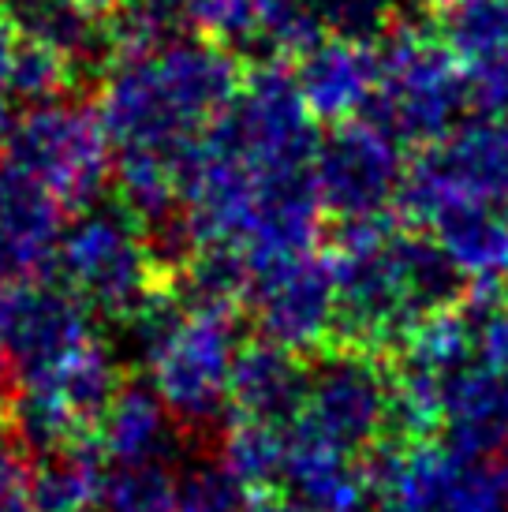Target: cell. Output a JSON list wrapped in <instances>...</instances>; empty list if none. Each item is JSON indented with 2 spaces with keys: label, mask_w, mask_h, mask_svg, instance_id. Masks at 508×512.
I'll list each match as a JSON object with an SVG mask.
<instances>
[{
  "label": "cell",
  "mask_w": 508,
  "mask_h": 512,
  "mask_svg": "<svg viewBox=\"0 0 508 512\" xmlns=\"http://www.w3.org/2000/svg\"><path fill=\"white\" fill-rule=\"evenodd\" d=\"M441 247L475 277H508V214L482 202L452 199L438 206Z\"/></svg>",
  "instance_id": "1"
},
{
  "label": "cell",
  "mask_w": 508,
  "mask_h": 512,
  "mask_svg": "<svg viewBox=\"0 0 508 512\" xmlns=\"http://www.w3.org/2000/svg\"><path fill=\"white\" fill-rule=\"evenodd\" d=\"M430 512H508V464L490 468L475 464V456L456 453V464Z\"/></svg>",
  "instance_id": "2"
},
{
  "label": "cell",
  "mask_w": 508,
  "mask_h": 512,
  "mask_svg": "<svg viewBox=\"0 0 508 512\" xmlns=\"http://www.w3.org/2000/svg\"><path fill=\"white\" fill-rule=\"evenodd\" d=\"M34 512H83L98 498V471L83 456L53 460L27 490Z\"/></svg>",
  "instance_id": "3"
},
{
  "label": "cell",
  "mask_w": 508,
  "mask_h": 512,
  "mask_svg": "<svg viewBox=\"0 0 508 512\" xmlns=\"http://www.w3.org/2000/svg\"><path fill=\"white\" fill-rule=\"evenodd\" d=\"M449 38L471 60L508 45V0H460L449 19Z\"/></svg>",
  "instance_id": "4"
},
{
  "label": "cell",
  "mask_w": 508,
  "mask_h": 512,
  "mask_svg": "<svg viewBox=\"0 0 508 512\" xmlns=\"http://www.w3.org/2000/svg\"><path fill=\"white\" fill-rule=\"evenodd\" d=\"M101 236H105V243H94V232H90V240L79 243V262H101V266H109V258H113V236L101 228ZM86 285L94 288V292H105V296H113V292H124L127 285H131V266H127L124 251L116 255V270H86L79 273Z\"/></svg>",
  "instance_id": "5"
},
{
  "label": "cell",
  "mask_w": 508,
  "mask_h": 512,
  "mask_svg": "<svg viewBox=\"0 0 508 512\" xmlns=\"http://www.w3.org/2000/svg\"><path fill=\"white\" fill-rule=\"evenodd\" d=\"M471 86L490 113L508 116V45L471 60Z\"/></svg>",
  "instance_id": "6"
},
{
  "label": "cell",
  "mask_w": 508,
  "mask_h": 512,
  "mask_svg": "<svg viewBox=\"0 0 508 512\" xmlns=\"http://www.w3.org/2000/svg\"><path fill=\"white\" fill-rule=\"evenodd\" d=\"M0 512H27V471L12 453H0Z\"/></svg>",
  "instance_id": "7"
},
{
  "label": "cell",
  "mask_w": 508,
  "mask_h": 512,
  "mask_svg": "<svg viewBox=\"0 0 508 512\" xmlns=\"http://www.w3.org/2000/svg\"><path fill=\"white\" fill-rule=\"evenodd\" d=\"M486 344H490V363L501 370H508V311L497 318L490 333H486Z\"/></svg>",
  "instance_id": "8"
},
{
  "label": "cell",
  "mask_w": 508,
  "mask_h": 512,
  "mask_svg": "<svg viewBox=\"0 0 508 512\" xmlns=\"http://www.w3.org/2000/svg\"><path fill=\"white\" fill-rule=\"evenodd\" d=\"M247 512H266V509H262V505H251V509H247Z\"/></svg>",
  "instance_id": "9"
}]
</instances>
